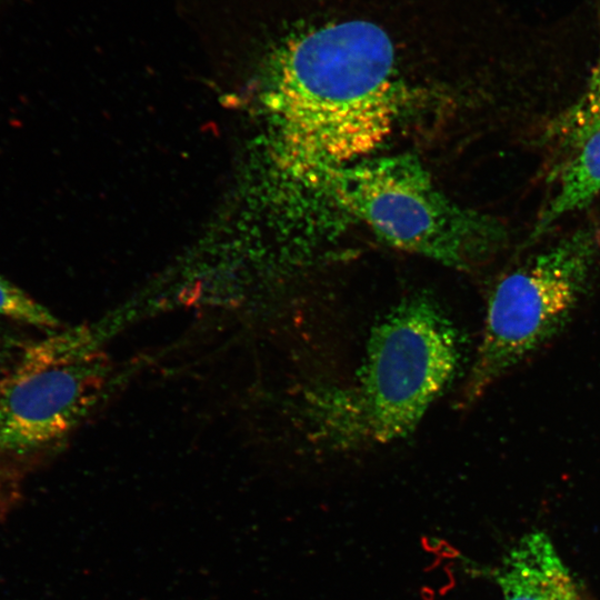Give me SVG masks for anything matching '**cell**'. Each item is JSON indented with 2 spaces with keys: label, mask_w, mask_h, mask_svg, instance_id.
<instances>
[{
  "label": "cell",
  "mask_w": 600,
  "mask_h": 600,
  "mask_svg": "<svg viewBox=\"0 0 600 600\" xmlns=\"http://www.w3.org/2000/svg\"><path fill=\"white\" fill-rule=\"evenodd\" d=\"M4 348L2 346V343L0 342V364L2 363L3 361V357H4Z\"/></svg>",
  "instance_id": "8fae6325"
},
{
  "label": "cell",
  "mask_w": 600,
  "mask_h": 600,
  "mask_svg": "<svg viewBox=\"0 0 600 600\" xmlns=\"http://www.w3.org/2000/svg\"><path fill=\"white\" fill-rule=\"evenodd\" d=\"M600 116V53L587 88L580 99L556 120L562 123L578 122Z\"/></svg>",
  "instance_id": "9c48e42d"
},
{
  "label": "cell",
  "mask_w": 600,
  "mask_h": 600,
  "mask_svg": "<svg viewBox=\"0 0 600 600\" xmlns=\"http://www.w3.org/2000/svg\"><path fill=\"white\" fill-rule=\"evenodd\" d=\"M0 317L38 328H56L58 320L21 288L0 276Z\"/></svg>",
  "instance_id": "ba28073f"
},
{
  "label": "cell",
  "mask_w": 600,
  "mask_h": 600,
  "mask_svg": "<svg viewBox=\"0 0 600 600\" xmlns=\"http://www.w3.org/2000/svg\"><path fill=\"white\" fill-rule=\"evenodd\" d=\"M549 131L566 156L553 172L556 192L540 212L531 241L600 196V116L573 123L553 122Z\"/></svg>",
  "instance_id": "8992f818"
},
{
  "label": "cell",
  "mask_w": 600,
  "mask_h": 600,
  "mask_svg": "<svg viewBox=\"0 0 600 600\" xmlns=\"http://www.w3.org/2000/svg\"><path fill=\"white\" fill-rule=\"evenodd\" d=\"M599 250L600 230L588 224L498 281L462 386L461 407L473 406L561 332L584 294Z\"/></svg>",
  "instance_id": "277c9868"
},
{
  "label": "cell",
  "mask_w": 600,
  "mask_h": 600,
  "mask_svg": "<svg viewBox=\"0 0 600 600\" xmlns=\"http://www.w3.org/2000/svg\"><path fill=\"white\" fill-rule=\"evenodd\" d=\"M106 374L86 328L29 344L0 378V449L26 453L66 436L96 402Z\"/></svg>",
  "instance_id": "5b68a950"
},
{
  "label": "cell",
  "mask_w": 600,
  "mask_h": 600,
  "mask_svg": "<svg viewBox=\"0 0 600 600\" xmlns=\"http://www.w3.org/2000/svg\"><path fill=\"white\" fill-rule=\"evenodd\" d=\"M458 332L430 297L406 298L373 328L354 381L310 396L316 440L333 449L404 438L449 387L460 364Z\"/></svg>",
  "instance_id": "7a4b0ae2"
},
{
  "label": "cell",
  "mask_w": 600,
  "mask_h": 600,
  "mask_svg": "<svg viewBox=\"0 0 600 600\" xmlns=\"http://www.w3.org/2000/svg\"><path fill=\"white\" fill-rule=\"evenodd\" d=\"M322 182L386 242L449 267L467 270L484 261L506 238L496 219L447 198L411 156L360 160Z\"/></svg>",
  "instance_id": "3957f363"
},
{
  "label": "cell",
  "mask_w": 600,
  "mask_h": 600,
  "mask_svg": "<svg viewBox=\"0 0 600 600\" xmlns=\"http://www.w3.org/2000/svg\"><path fill=\"white\" fill-rule=\"evenodd\" d=\"M16 482L0 466V520L14 502Z\"/></svg>",
  "instance_id": "30bf717a"
},
{
  "label": "cell",
  "mask_w": 600,
  "mask_h": 600,
  "mask_svg": "<svg viewBox=\"0 0 600 600\" xmlns=\"http://www.w3.org/2000/svg\"><path fill=\"white\" fill-rule=\"evenodd\" d=\"M490 574L502 600H583L569 569L542 531L520 538Z\"/></svg>",
  "instance_id": "52a82bcc"
},
{
  "label": "cell",
  "mask_w": 600,
  "mask_h": 600,
  "mask_svg": "<svg viewBox=\"0 0 600 600\" xmlns=\"http://www.w3.org/2000/svg\"><path fill=\"white\" fill-rule=\"evenodd\" d=\"M393 61L389 39L362 22L288 41L269 92L286 164L321 182L373 151L396 117Z\"/></svg>",
  "instance_id": "6da1fadb"
}]
</instances>
